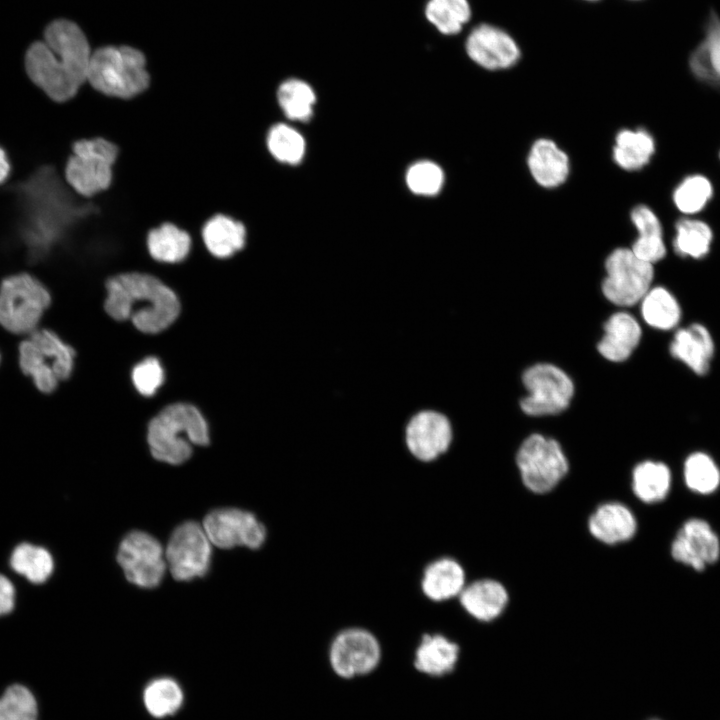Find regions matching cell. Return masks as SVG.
Returning <instances> with one entry per match:
<instances>
[{
    "mask_svg": "<svg viewBox=\"0 0 720 720\" xmlns=\"http://www.w3.org/2000/svg\"><path fill=\"white\" fill-rule=\"evenodd\" d=\"M20 235L32 258L48 255L83 221L98 211L93 203L79 204L54 169L43 167L18 190Z\"/></svg>",
    "mask_w": 720,
    "mask_h": 720,
    "instance_id": "6da1fadb",
    "label": "cell"
},
{
    "mask_svg": "<svg viewBox=\"0 0 720 720\" xmlns=\"http://www.w3.org/2000/svg\"><path fill=\"white\" fill-rule=\"evenodd\" d=\"M92 52L82 30L58 19L45 29L44 40L30 45L25 55L29 78L55 102L74 98L87 81Z\"/></svg>",
    "mask_w": 720,
    "mask_h": 720,
    "instance_id": "7a4b0ae2",
    "label": "cell"
},
{
    "mask_svg": "<svg viewBox=\"0 0 720 720\" xmlns=\"http://www.w3.org/2000/svg\"><path fill=\"white\" fill-rule=\"evenodd\" d=\"M105 309L116 320L131 318L145 333L167 328L178 316L180 303L175 293L158 278L145 273H122L106 283Z\"/></svg>",
    "mask_w": 720,
    "mask_h": 720,
    "instance_id": "3957f363",
    "label": "cell"
},
{
    "mask_svg": "<svg viewBox=\"0 0 720 720\" xmlns=\"http://www.w3.org/2000/svg\"><path fill=\"white\" fill-rule=\"evenodd\" d=\"M16 359L21 374L39 393L49 395L72 375L75 350L57 332L41 326L20 338Z\"/></svg>",
    "mask_w": 720,
    "mask_h": 720,
    "instance_id": "277c9868",
    "label": "cell"
},
{
    "mask_svg": "<svg viewBox=\"0 0 720 720\" xmlns=\"http://www.w3.org/2000/svg\"><path fill=\"white\" fill-rule=\"evenodd\" d=\"M87 82L99 94L130 100L150 86L144 54L129 46H106L92 52Z\"/></svg>",
    "mask_w": 720,
    "mask_h": 720,
    "instance_id": "5b68a950",
    "label": "cell"
},
{
    "mask_svg": "<svg viewBox=\"0 0 720 720\" xmlns=\"http://www.w3.org/2000/svg\"><path fill=\"white\" fill-rule=\"evenodd\" d=\"M147 438L154 458L173 465L190 458L191 443H209L205 419L195 407L183 403L170 405L153 418Z\"/></svg>",
    "mask_w": 720,
    "mask_h": 720,
    "instance_id": "8992f818",
    "label": "cell"
},
{
    "mask_svg": "<svg viewBox=\"0 0 720 720\" xmlns=\"http://www.w3.org/2000/svg\"><path fill=\"white\" fill-rule=\"evenodd\" d=\"M52 304L45 283L29 272L9 274L0 281V328L22 338L42 326Z\"/></svg>",
    "mask_w": 720,
    "mask_h": 720,
    "instance_id": "52a82bcc",
    "label": "cell"
},
{
    "mask_svg": "<svg viewBox=\"0 0 720 720\" xmlns=\"http://www.w3.org/2000/svg\"><path fill=\"white\" fill-rule=\"evenodd\" d=\"M118 155V146L104 137L76 140L65 163L66 182L83 198L103 193L112 184Z\"/></svg>",
    "mask_w": 720,
    "mask_h": 720,
    "instance_id": "ba28073f",
    "label": "cell"
},
{
    "mask_svg": "<svg viewBox=\"0 0 720 720\" xmlns=\"http://www.w3.org/2000/svg\"><path fill=\"white\" fill-rule=\"evenodd\" d=\"M516 463L525 487L544 494L554 489L568 472V460L560 444L541 434H532L521 444Z\"/></svg>",
    "mask_w": 720,
    "mask_h": 720,
    "instance_id": "9c48e42d",
    "label": "cell"
},
{
    "mask_svg": "<svg viewBox=\"0 0 720 720\" xmlns=\"http://www.w3.org/2000/svg\"><path fill=\"white\" fill-rule=\"evenodd\" d=\"M382 658V645L376 634L367 627L350 625L338 630L328 648V660L333 672L350 679L374 671Z\"/></svg>",
    "mask_w": 720,
    "mask_h": 720,
    "instance_id": "30bf717a",
    "label": "cell"
},
{
    "mask_svg": "<svg viewBox=\"0 0 720 720\" xmlns=\"http://www.w3.org/2000/svg\"><path fill=\"white\" fill-rule=\"evenodd\" d=\"M604 296L619 306H632L650 290L653 264L639 259L631 249L616 248L605 261Z\"/></svg>",
    "mask_w": 720,
    "mask_h": 720,
    "instance_id": "8fae6325",
    "label": "cell"
},
{
    "mask_svg": "<svg viewBox=\"0 0 720 720\" xmlns=\"http://www.w3.org/2000/svg\"><path fill=\"white\" fill-rule=\"evenodd\" d=\"M529 392L521 402V409L531 416L557 414L565 410L574 393L571 378L559 367L539 363L528 368L522 377Z\"/></svg>",
    "mask_w": 720,
    "mask_h": 720,
    "instance_id": "7c38bea8",
    "label": "cell"
},
{
    "mask_svg": "<svg viewBox=\"0 0 720 720\" xmlns=\"http://www.w3.org/2000/svg\"><path fill=\"white\" fill-rule=\"evenodd\" d=\"M211 542L202 525L187 521L172 533L165 551L173 578L188 581L204 576L210 565Z\"/></svg>",
    "mask_w": 720,
    "mask_h": 720,
    "instance_id": "4fadbf2b",
    "label": "cell"
},
{
    "mask_svg": "<svg viewBox=\"0 0 720 720\" xmlns=\"http://www.w3.org/2000/svg\"><path fill=\"white\" fill-rule=\"evenodd\" d=\"M202 526L211 544L229 549L243 546L260 549L267 538V529L257 516L236 508L217 509L203 520Z\"/></svg>",
    "mask_w": 720,
    "mask_h": 720,
    "instance_id": "5bb4252c",
    "label": "cell"
},
{
    "mask_svg": "<svg viewBox=\"0 0 720 720\" xmlns=\"http://www.w3.org/2000/svg\"><path fill=\"white\" fill-rule=\"evenodd\" d=\"M117 561L127 580L143 588L157 586L166 570L161 544L153 536L141 531H133L125 536L119 546Z\"/></svg>",
    "mask_w": 720,
    "mask_h": 720,
    "instance_id": "9a60e30c",
    "label": "cell"
},
{
    "mask_svg": "<svg viewBox=\"0 0 720 720\" xmlns=\"http://www.w3.org/2000/svg\"><path fill=\"white\" fill-rule=\"evenodd\" d=\"M452 442L447 417L436 411H422L409 421L405 444L410 455L421 463H431L445 454Z\"/></svg>",
    "mask_w": 720,
    "mask_h": 720,
    "instance_id": "2e32d148",
    "label": "cell"
},
{
    "mask_svg": "<svg viewBox=\"0 0 720 720\" xmlns=\"http://www.w3.org/2000/svg\"><path fill=\"white\" fill-rule=\"evenodd\" d=\"M671 554L676 561L702 571L718 560L720 542L706 521L694 518L686 521L678 531Z\"/></svg>",
    "mask_w": 720,
    "mask_h": 720,
    "instance_id": "e0dca14e",
    "label": "cell"
},
{
    "mask_svg": "<svg viewBox=\"0 0 720 720\" xmlns=\"http://www.w3.org/2000/svg\"><path fill=\"white\" fill-rule=\"evenodd\" d=\"M466 584L463 565L450 556L429 560L422 566L418 577L419 593L431 603H443L458 598Z\"/></svg>",
    "mask_w": 720,
    "mask_h": 720,
    "instance_id": "ac0fdd59",
    "label": "cell"
},
{
    "mask_svg": "<svg viewBox=\"0 0 720 720\" xmlns=\"http://www.w3.org/2000/svg\"><path fill=\"white\" fill-rule=\"evenodd\" d=\"M466 51L475 63L488 70L509 68L520 57L514 40L504 31L487 24L476 27L470 33Z\"/></svg>",
    "mask_w": 720,
    "mask_h": 720,
    "instance_id": "d6986e66",
    "label": "cell"
},
{
    "mask_svg": "<svg viewBox=\"0 0 720 720\" xmlns=\"http://www.w3.org/2000/svg\"><path fill=\"white\" fill-rule=\"evenodd\" d=\"M459 645L441 633H423L414 651L413 664L419 672L431 677L451 673L459 660Z\"/></svg>",
    "mask_w": 720,
    "mask_h": 720,
    "instance_id": "ffe728a7",
    "label": "cell"
},
{
    "mask_svg": "<svg viewBox=\"0 0 720 720\" xmlns=\"http://www.w3.org/2000/svg\"><path fill=\"white\" fill-rule=\"evenodd\" d=\"M689 69L700 82L720 88V15L710 10L704 36L690 54Z\"/></svg>",
    "mask_w": 720,
    "mask_h": 720,
    "instance_id": "44dd1931",
    "label": "cell"
},
{
    "mask_svg": "<svg viewBox=\"0 0 720 720\" xmlns=\"http://www.w3.org/2000/svg\"><path fill=\"white\" fill-rule=\"evenodd\" d=\"M588 530L598 541L614 545L630 540L637 522L632 511L619 502L599 505L588 519Z\"/></svg>",
    "mask_w": 720,
    "mask_h": 720,
    "instance_id": "7402d4cb",
    "label": "cell"
},
{
    "mask_svg": "<svg viewBox=\"0 0 720 720\" xmlns=\"http://www.w3.org/2000/svg\"><path fill=\"white\" fill-rule=\"evenodd\" d=\"M527 164L533 179L548 189L563 184L570 172L568 155L548 138H540L532 144Z\"/></svg>",
    "mask_w": 720,
    "mask_h": 720,
    "instance_id": "603a6c76",
    "label": "cell"
},
{
    "mask_svg": "<svg viewBox=\"0 0 720 720\" xmlns=\"http://www.w3.org/2000/svg\"><path fill=\"white\" fill-rule=\"evenodd\" d=\"M508 599L506 588L500 582L488 578L466 584L458 596L461 608L481 622L492 621L501 615Z\"/></svg>",
    "mask_w": 720,
    "mask_h": 720,
    "instance_id": "cb8c5ba5",
    "label": "cell"
},
{
    "mask_svg": "<svg viewBox=\"0 0 720 720\" xmlns=\"http://www.w3.org/2000/svg\"><path fill=\"white\" fill-rule=\"evenodd\" d=\"M247 232V227L242 221L218 213L203 224L200 236L211 255L225 259L244 248L248 237Z\"/></svg>",
    "mask_w": 720,
    "mask_h": 720,
    "instance_id": "d4e9b609",
    "label": "cell"
},
{
    "mask_svg": "<svg viewBox=\"0 0 720 720\" xmlns=\"http://www.w3.org/2000/svg\"><path fill=\"white\" fill-rule=\"evenodd\" d=\"M713 352L714 343L709 331L698 323L679 329L670 345L671 355L699 375L708 371Z\"/></svg>",
    "mask_w": 720,
    "mask_h": 720,
    "instance_id": "484cf974",
    "label": "cell"
},
{
    "mask_svg": "<svg viewBox=\"0 0 720 720\" xmlns=\"http://www.w3.org/2000/svg\"><path fill=\"white\" fill-rule=\"evenodd\" d=\"M641 328L637 320L626 312L613 314L604 324V335L598 351L613 362L626 360L637 347Z\"/></svg>",
    "mask_w": 720,
    "mask_h": 720,
    "instance_id": "4316f807",
    "label": "cell"
},
{
    "mask_svg": "<svg viewBox=\"0 0 720 720\" xmlns=\"http://www.w3.org/2000/svg\"><path fill=\"white\" fill-rule=\"evenodd\" d=\"M638 237L632 245V252L641 260L655 263L666 255L661 222L654 211L646 205L635 206L630 214Z\"/></svg>",
    "mask_w": 720,
    "mask_h": 720,
    "instance_id": "83f0119b",
    "label": "cell"
},
{
    "mask_svg": "<svg viewBox=\"0 0 720 720\" xmlns=\"http://www.w3.org/2000/svg\"><path fill=\"white\" fill-rule=\"evenodd\" d=\"M145 241L150 256L163 263L183 261L193 244L190 233L172 222H164L149 230Z\"/></svg>",
    "mask_w": 720,
    "mask_h": 720,
    "instance_id": "f1b7e54d",
    "label": "cell"
},
{
    "mask_svg": "<svg viewBox=\"0 0 720 720\" xmlns=\"http://www.w3.org/2000/svg\"><path fill=\"white\" fill-rule=\"evenodd\" d=\"M655 153V140L644 128L622 129L615 137L612 151L614 162L627 171L645 167Z\"/></svg>",
    "mask_w": 720,
    "mask_h": 720,
    "instance_id": "f546056e",
    "label": "cell"
},
{
    "mask_svg": "<svg viewBox=\"0 0 720 720\" xmlns=\"http://www.w3.org/2000/svg\"><path fill=\"white\" fill-rule=\"evenodd\" d=\"M11 569L33 584L48 580L54 570L51 553L40 545L22 542L14 547L9 557Z\"/></svg>",
    "mask_w": 720,
    "mask_h": 720,
    "instance_id": "4dcf8cb0",
    "label": "cell"
},
{
    "mask_svg": "<svg viewBox=\"0 0 720 720\" xmlns=\"http://www.w3.org/2000/svg\"><path fill=\"white\" fill-rule=\"evenodd\" d=\"M671 473L662 462L647 460L637 464L632 473V490L644 503H657L668 494Z\"/></svg>",
    "mask_w": 720,
    "mask_h": 720,
    "instance_id": "1f68e13d",
    "label": "cell"
},
{
    "mask_svg": "<svg viewBox=\"0 0 720 720\" xmlns=\"http://www.w3.org/2000/svg\"><path fill=\"white\" fill-rule=\"evenodd\" d=\"M142 700L146 711L154 718L162 719L176 714L184 703L180 684L171 677L150 680L143 689Z\"/></svg>",
    "mask_w": 720,
    "mask_h": 720,
    "instance_id": "d6a6232c",
    "label": "cell"
},
{
    "mask_svg": "<svg viewBox=\"0 0 720 720\" xmlns=\"http://www.w3.org/2000/svg\"><path fill=\"white\" fill-rule=\"evenodd\" d=\"M276 98L286 118L301 122L312 118L316 94L307 82L295 78L285 80L279 85Z\"/></svg>",
    "mask_w": 720,
    "mask_h": 720,
    "instance_id": "836d02e7",
    "label": "cell"
},
{
    "mask_svg": "<svg viewBox=\"0 0 720 720\" xmlns=\"http://www.w3.org/2000/svg\"><path fill=\"white\" fill-rule=\"evenodd\" d=\"M266 146L276 161L287 165L299 164L306 152L303 135L286 123H276L269 128Z\"/></svg>",
    "mask_w": 720,
    "mask_h": 720,
    "instance_id": "e575fe53",
    "label": "cell"
},
{
    "mask_svg": "<svg viewBox=\"0 0 720 720\" xmlns=\"http://www.w3.org/2000/svg\"><path fill=\"white\" fill-rule=\"evenodd\" d=\"M712 239V230L704 221L682 218L675 224L673 246L680 256L694 259L706 256Z\"/></svg>",
    "mask_w": 720,
    "mask_h": 720,
    "instance_id": "d590c367",
    "label": "cell"
},
{
    "mask_svg": "<svg viewBox=\"0 0 720 720\" xmlns=\"http://www.w3.org/2000/svg\"><path fill=\"white\" fill-rule=\"evenodd\" d=\"M641 301L642 316L650 326L668 330L678 324L681 317L680 306L664 287L650 289Z\"/></svg>",
    "mask_w": 720,
    "mask_h": 720,
    "instance_id": "8d00e7d4",
    "label": "cell"
},
{
    "mask_svg": "<svg viewBox=\"0 0 720 720\" xmlns=\"http://www.w3.org/2000/svg\"><path fill=\"white\" fill-rule=\"evenodd\" d=\"M426 18L443 34H456L471 15L467 0H430L425 9Z\"/></svg>",
    "mask_w": 720,
    "mask_h": 720,
    "instance_id": "74e56055",
    "label": "cell"
},
{
    "mask_svg": "<svg viewBox=\"0 0 720 720\" xmlns=\"http://www.w3.org/2000/svg\"><path fill=\"white\" fill-rule=\"evenodd\" d=\"M713 196L710 180L700 174L685 177L673 192V202L683 214L700 212Z\"/></svg>",
    "mask_w": 720,
    "mask_h": 720,
    "instance_id": "f35d334b",
    "label": "cell"
},
{
    "mask_svg": "<svg viewBox=\"0 0 720 720\" xmlns=\"http://www.w3.org/2000/svg\"><path fill=\"white\" fill-rule=\"evenodd\" d=\"M684 480L690 490L710 494L720 484V470L710 456L695 452L684 463Z\"/></svg>",
    "mask_w": 720,
    "mask_h": 720,
    "instance_id": "ab89813d",
    "label": "cell"
},
{
    "mask_svg": "<svg viewBox=\"0 0 720 720\" xmlns=\"http://www.w3.org/2000/svg\"><path fill=\"white\" fill-rule=\"evenodd\" d=\"M0 720H38V703L26 686L14 683L0 697Z\"/></svg>",
    "mask_w": 720,
    "mask_h": 720,
    "instance_id": "60d3db41",
    "label": "cell"
},
{
    "mask_svg": "<svg viewBox=\"0 0 720 720\" xmlns=\"http://www.w3.org/2000/svg\"><path fill=\"white\" fill-rule=\"evenodd\" d=\"M405 180L412 193L431 197L441 191L445 175L437 163L430 160H420L409 166Z\"/></svg>",
    "mask_w": 720,
    "mask_h": 720,
    "instance_id": "b9f144b4",
    "label": "cell"
},
{
    "mask_svg": "<svg viewBox=\"0 0 720 720\" xmlns=\"http://www.w3.org/2000/svg\"><path fill=\"white\" fill-rule=\"evenodd\" d=\"M164 372L156 358H147L135 366L132 372L133 384L144 396H152L161 386Z\"/></svg>",
    "mask_w": 720,
    "mask_h": 720,
    "instance_id": "7bdbcfd3",
    "label": "cell"
},
{
    "mask_svg": "<svg viewBox=\"0 0 720 720\" xmlns=\"http://www.w3.org/2000/svg\"><path fill=\"white\" fill-rule=\"evenodd\" d=\"M16 589L12 581L0 574V617L8 615L15 608Z\"/></svg>",
    "mask_w": 720,
    "mask_h": 720,
    "instance_id": "ee69618b",
    "label": "cell"
},
{
    "mask_svg": "<svg viewBox=\"0 0 720 720\" xmlns=\"http://www.w3.org/2000/svg\"><path fill=\"white\" fill-rule=\"evenodd\" d=\"M11 165L6 152L0 147V184L4 183L10 174Z\"/></svg>",
    "mask_w": 720,
    "mask_h": 720,
    "instance_id": "f6af8a7d",
    "label": "cell"
},
{
    "mask_svg": "<svg viewBox=\"0 0 720 720\" xmlns=\"http://www.w3.org/2000/svg\"><path fill=\"white\" fill-rule=\"evenodd\" d=\"M2 360H3V357H2V352H1V350H0V366H1V364H2Z\"/></svg>",
    "mask_w": 720,
    "mask_h": 720,
    "instance_id": "bcb514c9",
    "label": "cell"
},
{
    "mask_svg": "<svg viewBox=\"0 0 720 720\" xmlns=\"http://www.w3.org/2000/svg\"><path fill=\"white\" fill-rule=\"evenodd\" d=\"M652 720H657V719H652Z\"/></svg>",
    "mask_w": 720,
    "mask_h": 720,
    "instance_id": "7dc6e473",
    "label": "cell"
},
{
    "mask_svg": "<svg viewBox=\"0 0 720 720\" xmlns=\"http://www.w3.org/2000/svg\"><path fill=\"white\" fill-rule=\"evenodd\" d=\"M719 156H720V154H719Z\"/></svg>",
    "mask_w": 720,
    "mask_h": 720,
    "instance_id": "c3c4849f",
    "label": "cell"
}]
</instances>
